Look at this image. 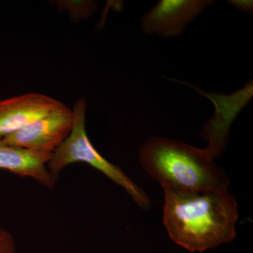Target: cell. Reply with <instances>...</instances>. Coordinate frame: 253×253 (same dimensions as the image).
<instances>
[{
	"mask_svg": "<svg viewBox=\"0 0 253 253\" xmlns=\"http://www.w3.org/2000/svg\"><path fill=\"white\" fill-rule=\"evenodd\" d=\"M164 193L163 224L178 246L202 253L235 239L238 204L228 189Z\"/></svg>",
	"mask_w": 253,
	"mask_h": 253,
	"instance_id": "6da1fadb",
	"label": "cell"
},
{
	"mask_svg": "<svg viewBox=\"0 0 253 253\" xmlns=\"http://www.w3.org/2000/svg\"><path fill=\"white\" fill-rule=\"evenodd\" d=\"M139 161L164 191L192 194L229 187L226 173L206 149L181 141L153 136L141 146Z\"/></svg>",
	"mask_w": 253,
	"mask_h": 253,
	"instance_id": "7a4b0ae2",
	"label": "cell"
},
{
	"mask_svg": "<svg viewBox=\"0 0 253 253\" xmlns=\"http://www.w3.org/2000/svg\"><path fill=\"white\" fill-rule=\"evenodd\" d=\"M86 103L84 98L78 99L73 107L72 129L67 139L55 151L47 168L56 181L64 168L76 163H83L97 169L113 182L123 188L139 207L149 210L151 200L118 166L106 160L91 144L86 131Z\"/></svg>",
	"mask_w": 253,
	"mask_h": 253,
	"instance_id": "3957f363",
	"label": "cell"
},
{
	"mask_svg": "<svg viewBox=\"0 0 253 253\" xmlns=\"http://www.w3.org/2000/svg\"><path fill=\"white\" fill-rule=\"evenodd\" d=\"M181 83L191 86L200 95L211 100L214 104L215 109L214 116L205 123L201 135L208 143L205 149L214 160L225 151L231 125L253 97V81L248 82L244 87L229 95L213 91L208 92L185 82Z\"/></svg>",
	"mask_w": 253,
	"mask_h": 253,
	"instance_id": "277c9868",
	"label": "cell"
},
{
	"mask_svg": "<svg viewBox=\"0 0 253 253\" xmlns=\"http://www.w3.org/2000/svg\"><path fill=\"white\" fill-rule=\"evenodd\" d=\"M73 123V110L63 105L1 141L33 152L52 156L67 139Z\"/></svg>",
	"mask_w": 253,
	"mask_h": 253,
	"instance_id": "5b68a950",
	"label": "cell"
},
{
	"mask_svg": "<svg viewBox=\"0 0 253 253\" xmlns=\"http://www.w3.org/2000/svg\"><path fill=\"white\" fill-rule=\"evenodd\" d=\"M215 2L212 0H161L142 16L141 28L145 33L165 38L181 36L190 22Z\"/></svg>",
	"mask_w": 253,
	"mask_h": 253,
	"instance_id": "8992f818",
	"label": "cell"
},
{
	"mask_svg": "<svg viewBox=\"0 0 253 253\" xmlns=\"http://www.w3.org/2000/svg\"><path fill=\"white\" fill-rule=\"evenodd\" d=\"M63 105L39 93H28L0 101V141Z\"/></svg>",
	"mask_w": 253,
	"mask_h": 253,
	"instance_id": "52a82bcc",
	"label": "cell"
},
{
	"mask_svg": "<svg viewBox=\"0 0 253 253\" xmlns=\"http://www.w3.org/2000/svg\"><path fill=\"white\" fill-rule=\"evenodd\" d=\"M51 155L38 154L0 141V169L16 175L32 178L42 185L53 189V179L47 164Z\"/></svg>",
	"mask_w": 253,
	"mask_h": 253,
	"instance_id": "ba28073f",
	"label": "cell"
},
{
	"mask_svg": "<svg viewBox=\"0 0 253 253\" xmlns=\"http://www.w3.org/2000/svg\"><path fill=\"white\" fill-rule=\"evenodd\" d=\"M16 250V242L13 234L0 228V253H15Z\"/></svg>",
	"mask_w": 253,
	"mask_h": 253,
	"instance_id": "9c48e42d",
	"label": "cell"
},
{
	"mask_svg": "<svg viewBox=\"0 0 253 253\" xmlns=\"http://www.w3.org/2000/svg\"><path fill=\"white\" fill-rule=\"evenodd\" d=\"M228 3L232 5L236 9L245 11V12L252 14L253 13V1L250 0H232L228 1Z\"/></svg>",
	"mask_w": 253,
	"mask_h": 253,
	"instance_id": "30bf717a",
	"label": "cell"
}]
</instances>
